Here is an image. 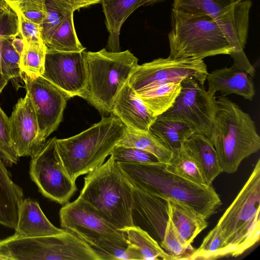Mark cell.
I'll use <instances>...</instances> for the list:
<instances>
[{
  "label": "cell",
  "mask_w": 260,
  "mask_h": 260,
  "mask_svg": "<svg viewBox=\"0 0 260 260\" xmlns=\"http://www.w3.org/2000/svg\"><path fill=\"white\" fill-rule=\"evenodd\" d=\"M131 184L151 194L185 205L208 219L222 205L212 185L193 183L168 171L165 164L117 161Z\"/></svg>",
  "instance_id": "1"
},
{
  "label": "cell",
  "mask_w": 260,
  "mask_h": 260,
  "mask_svg": "<svg viewBox=\"0 0 260 260\" xmlns=\"http://www.w3.org/2000/svg\"><path fill=\"white\" fill-rule=\"evenodd\" d=\"M210 140L222 172H236L243 160L260 149V137L250 115L224 96L216 100Z\"/></svg>",
  "instance_id": "2"
},
{
  "label": "cell",
  "mask_w": 260,
  "mask_h": 260,
  "mask_svg": "<svg viewBox=\"0 0 260 260\" xmlns=\"http://www.w3.org/2000/svg\"><path fill=\"white\" fill-rule=\"evenodd\" d=\"M126 132V126L112 114L75 136L57 139L59 154L71 178L76 181L102 165Z\"/></svg>",
  "instance_id": "3"
},
{
  "label": "cell",
  "mask_w": 260,
  "mask_h": 260,
  "mask_svg": "<svg viewBox=\"0 0 260 260\" xmlns=\"http://www.w3.org/2000/svg\"><path fill=\"white\" fill-rule=\"evenodd\" d=\"M87 174L79 197L117 229L134 225L133 185L113 156Z\"/></svg>",
  "instance_id": "4"
},
{
  "label": "cell",
  "mask_w": 260,
  "mask_h": 260,
  "mask_svg": "<svg viewBox=\"0 0 260 260\" xmlns=\"http://www.w3.org/2000/svg\"><path fill=\"white\" fill-rule=\"evenodd\" d=\"M168 34L171 58L230 55L233 49L217 23L208 15L172 8Z\"/></svg>",
  "instance_id": "5"
},
{
  "label": "cell",
  "mask_w": 260,
  "mask_h": 260,
  "mask_svg": "<svg viewBox=\"0 0 260 260\" xmlns=\"http://www.w3.org/2000/svg\"><path fill=\"white\" fill-rule=\"evenodd\" d=\"M260 159L247 181L217 223L229 255L237 257L260 238Z\"/></svg>",
  "instance_id": "6"
},
{
  "label": "cell",
  "mask_w": 260,
  "mask_h": 260,
  "mask_svg": "<svg viewBox=\"0 0 260 260\" xmlns=\"http://www.w3.org/2000/svg\"><path fill=\"white\" fill-rule=\"evenodd\" d=\"M87 90L85 100L101 112L111 113L114 101L138 65L128 50L117 52L105 48L86 51Z\"/></svg>",
  "instance_id": "7"
},
{
  "label": "cell",
  "mask_w": 260,
  "mask_h": 260,
  "mask_svg": "<svg viewBox=\"0 0 260 260\" xmlns=\"http://www.w3.org/2000/svg\"><path fill=\"white\" fill-rule=\"evenodd\" d=\"M60 224L103 255L119 260L127 243L125 233L105 219L92 206L78 197L59 210Z\"/></svg>",
  "instance_id": "8"
},
{
  "label": "cell",
  "mask_w": 260,
  "mask_h": 260,
  "mask_svg": "<svg viewBox=\"0 0 260 260\" xmlns=\"http://www.w3.org/2000/svg\"><path fill=\"white\" fill-rule=\"evenodd\" d=\"M252 5L251 0H173L172 8L210 16L233 49L230 55L233 57L244 52Z\"/></svg>",
  "instance_id": "9"
},
{
  "label": "cell",
  "mask_w": 260,
  "mask_h": 260,
  "mask_svg": "<svg viewBox=\"0 0 260 260\" xmlns=\"http://www.w3.org/2000/svg\"><path fill=\"white\" fill-rule=\"evenodd\" d=\"M56 137L49 139L40 151L31 157L29 174L46 198L66 204L77 191L76 181L68 174L59 154Z\"/></svg>",
  "instance_id": "10"
},
{
  "label": "cell",
  "mask_w": 260,
  "mask_h": 260,
  "mask_svg": "<svg viewBox=\"0 0 260 260\" xmlns=\"http://www.w3.org/2000/svg\"><path fill=\"white\" fill-rule=\"evenodd\" d=\"M208 73L202 59L158 58L138 64L127 83L136 93L161 84L181 83L186 78H194L204 85Z\"/></svg>",
  "instance_id": "11"
},
{
  "label": "cell",
  "mask_w": 260,
  "mask_h": 260,
  "mask_svg": "<svg viewBox=\"0 0 260 260\" xmlns=\"http://www.w3.org/2000/svg\"><path fill=\"white\" fill-rule=\"evenodd\" d=\"M181 85L174 104L161 115L185 122L194 133L211 139L216 110L215 94L192 78H185Z\"/></svg>",
  "instance_id": "12"
},
{
  "label": "cell",
  "mask_w": 260,
  "mask_h": 260,
  "mask_svg": "<svg viewBox=\"0 0 260 260\" xmlns=\"http://www.w3.org/2000/svg\"><path fill=\"white\" fill-rule=\"evenodd\" d=\"M21 79L35 109L40 139L45 144L46 139L57 129L72 96L42 76L30 77L22 74Z\"/></svg>",
  "instance_id": "13"
},
{
  "label": "cell",
  "mask_w": 260,
  "mask_h": 260,
  "mask_svg": "<svg viewBox=\"0 0 260 260\" xmlns=\"http://www.w3.org/2000/svg\"><path fill=\"white\" fill-rule=\"evenodd\" d=\"M42 77L72 97L85 99L88 78L86 51L64 52L47 48Z\"/></svg>",
  "instance_id": "14"
},
{
  "label": "cell",
  "mask_w": 260,
  "mask_h": 260,
  "mask_svg": "<svg viewBox=\"0 0 260 260\" xmlns=\"http://www.w3.org/2000/svg\"><path fill=\"white\" fill-rule=\"evenodd\" d=\"M9 118L11 141L18 156L31 157L39 153L45 144L40 139L35 109L26 93L18 100Z\"/></svg>",
  "instance_id": "15"
},
{
  "label": "cell",
  "mask_w": 260,
  "mask_h": 260,
  "mask_svg": "<svg viewBox=\"0 0 260 260\" xmlns=\"http://www.w3.org/2000/svg\"><path fill=\"white\" fill-rule=\"evenodd\" d=\"M134 225L147 232L160 245L169 219L168 201L133 186Z\"/></svg>",
  "instance_id": "16"
},
{
  "label": "cell",
  "mask_w": 260,
  "mask_h": 260,
  "mask_svg": "<svg viewBox=\"0 0 260 260\" xmlns=\"http://www.w3.org/2000/svg\"><path fill=\"white\" fill-rule=\"evenodd\" d=\"M127 129L147 132L157 117L145 106L133 88L126 83L116 96L111 111Z\"/></svg>",
  "instance_id": "17"
},
{
  "label": "cell",
  "mask_w": 260,
  "mask_h": 260,
  "mask_svg": "<svg viewBox=\"0 0 260 260\" xmlns=\"http://www.w3.org/2000/svg\"><path fill=\"white\" fill-rule=\"evenodd\" d=\"M252 78L246 72L232 67L216 69L207 75L208 91L213 94L220 92L224 96L236 94L245 100L252 101L255 95Z\"/></svg>",
  "instance_id": "18"
},
{
  "label": "cell",
  "mask_w": 260,
  "mask_h": 260,
  "mask_svg": "<svg viewBox=\"0 0 260 260\" xmlns=\"http://www.w3.org/2000/svg\"><path fill=\"white\" fill-rule=\"evenodd\" d=\"M14 234L22 237H37L58 235L65 229L55 226L46 217L39 203L30 198L22 200Z\"/></svg>",
  "instance_id": "19"
},
{
  "label": "cell",
  "mask_w": 260,
  "mask_h": 260,
  "mask_svg": "<svg viewBox=\"0 0 260 260\" xmlns=\"http://www.w3.org/2000/svg\"><path fill=\"white\" fill-rule=\"evenodd\" d=\"M121 231L125 233L127 246L120 259L174 260L156 240L140 227L133 225Z\"/></svg>",
  "instance_id": "20"
},
{
  "label": "cell",
  "mask_w": 260,
  "mask_h": 260,
  "mask_svg": "<svg viewBox=\"0 0 260 260\" xmlns=\"http://www.w3.org/2000/svg\"><path fill=\"white\" fill-rule=\"evenodd\" d=\"M184 147L198 164L206 184L212 185L222 171L210 139L203 135L194 133L186 141Z\"/></svg>",
  "instance_id": "21"
},
{
  "label": "cell",
  "mask_w": 260,
  "mask_h": 260,
  "mask_svg": "<svg viewBox=\"0 0 260 260\" xmlns=\"http://www.w3.org/2000/svg\"><path fill=\"white\" fill-rule=\"evenodd\" d=\"M143 0H102L105 24L109 32L107 50L120 51L119 37L121 28Z\"/></svg>",
  "instance_id": "22"
},
{
  "label": "cell",
  "mask_w": 260,
  "mask_h": 260,
  "mask_svg": "<svg viewBox=\"0 0 260 260\" xmlns=\"http://www.w3.org/2000/svg\"><path fill=\"white\" fill-rule=\"evenodd\" d=\"M23 199L21 187L12 180L0 156V224L16 228L19 207Z\"/></svg>",
  "instance_id": "23"
},
{
  "label": "cell",
  "mask_w": 260,
  "mask_h": 260,
  "mask_svg": "<svg viewBox=\"0 0 260 260\" xmlns=\"http://www.w3.org/2000/svg\"><path fill=\"white\" fill-rule=\"evenodd\" d=\"M168 201L169 215L184 245L191 247L195 238L208 226L207 219L191 208Z\"/></svg>",
  "instance_id": "24"
},
{
  "label": "cell",
  "mask_w": 260,
  "mask_h": 260,
  "mask_svg": "<svg viewBox=\"0 0 260 260\" xmlns=\"http://www.w3.org/2000/svg\"><path fill=\"white\" fill-rule=\"evenodd\" d=\"M149 131L162 141L173 155L178 153L186 141L194 133L187 123L162 115L157 116Z\"/></svg>",
  "instance_id": "25"
},
{
  "label": "cell",
  "mask_w": 260,
  "mask_h": 260,
  "mask_svg": "<svg viewBox=\"0 0 260 260\" xmlns=\"http://www.w3.org/2000/svg\"><path fill=\"white\" fill-rule=\"evenodd\" d=\"M181 89V83H168L157 85L136 93L150 112L157 117L173 105Z\"/></svg>",
  "instance_id": "26"
},
{
  "label": "cell",
  "mask_w": 260,
  "mask_h": 260,
  "mask_svg": "<svg viewBox=\"0 0 260 260\" xmlns=\"http://www.w3.org/2000/svg\"><path fill=\"white\" fill-rule=\"evenodd\" d=\"M118 145L137 148L154 155L160 162L166 164L173 153L156 135L150 132L127 128V132Z\"/></svg>",
  "instance_id": "27"
},
{
  "label": "cell",
  "mask_w": 260,
  "mask_h": 260,
  "mask_svg": "<svg viewBox=\"0 0 260 260\" xmlns=\"http://www.w3.org/2000/svg\"><path fill=\"white\" fill-rule=\"evenodd\" d=\"M73 13L68 15L44 41L48 49L64 52H79L85 50L76 34Z\"/></svg>",
  "instance_id": "28"
},
{
  "label": "cell",
  "mask_w": 260,
  "mask_h": 260,
  "mask_svg": "<svg viewBox=\"0 0 260 260\" xmlns=\"http://www.w3.org/2000/svg\"><path fill=\"white\" fill-rule=\"evenodd\" d=\"M166 169L193 183L207 184L204 176L196 161L184 149L173 155L169 162L165 164Z\"/></svg>",
  "instance_id": "29"
},
{
  "label": "cell",
  "mask_w": 260,
  "mask_h": 260,
  "mask_svg": "<svg viewBox=\"0 0 260 260\" xmlns=\"http://www.w3.org/2000/svg\"><path fill=\"white\" fill-rule=\"evenodd\" d=\"M47 50L44 41L24 44L19 63L22 73L30 77L42 76Z\"/></svg>",
  "instance_id": "30"
},
{
  "label": "cell",
  "mask_w": 260,
  "mask_h": 260,
  "mask_svg": "<svg viewBox=\"0 0 260 260\" xmlns=\"http://www.w3.org/2000/svg\"><path fill=\"white\" fill-rule=\"evenodd\" d=\"M229 256L222 233L216 225L204 238L200 246L194 249L188 260H212Z\"/></svg>",
  "instance_id": "31"
},
{
  "label": "cell",
  "mask_w": 260,
  "mask_h": 260,
  "mask_svg": "<svg viewBox=\"0 0 260 260\" xmlns=\"http://www.w3.org/2000/svg\"><path fill=\"white\" fill-rule=\"evenodd\" d=\"M45 8L46 16L42 25L44 42L68 15L75 12L63 0H45Z\"/></svg>",
  "instance_id": "32"
},
{
  "label": "cell",
  "mask_w": 260,
  "mask_h": 260,
  "mask_svg": "<svg viewBox=\"0 0 260 260\" xmlns=\"http://www.w3.org/2000/svg\"><path fill=\"white\" fill-rule=\"evenodd\" d=\"M174 260L187 259L194 250L186 246L180 237L169 215L163 241L159 245Z\"/></svg>",
  "instance_id": "33"
},
{
  "label": "cell",
  "mask_w": 260,
  "mask_h": 260,
  "mask_svg": "<svg viewBox=\"0 0 260 260\" xmlns=\"http://www.w3.org/2000/svg\"><path fill=\"white\" fill-rule=\"evenodd\" d=\"M12 38H4L1 50L2 72L8 81L21 79L22 74L19 66L20 56L12 46Z\"/></svg>",
  "instance_id": "34"
},
{
  "label": "cell",
  "mask_w": 260,
  "mask_h": 260,
  "mask_svg": "<svg viewBox=\"0 0 260 260\" xmlns=\"http://www.w3.org/2000/svg\"><path fill=\"white\" fill-rule=\"evenodd\" d=\"M0 156L7 166L18 162L19 157L11 141L9 118L0 106Z\"/></svg>",
  "instance_id": "35"
},
{
  "label": "cell",
  "mask_w": 260,
  "mask_h": 260,
  "mask_svg": "<svg viewBox=\"0 0 260 260\" xmlns=\"http://www.w3.org/2000/svg\"><path fill=\"white\" fill-rule=\"evenodd\" d=\"M116 161L136 164H150L159 162L152 154L131 147L117 145L111 154Z\"/></svg>",
  "instance_id": "36"
},
{
  "label": "cell",
  "mask_w": 260,
  "mask_h": 260,
  "mask_svg": "<svg viewBox=\"0 0 260 260\" xmlns=\"http://www.w3.org/2000/svg\"><path fill=\"white\" fill-rule=\"evenodd\" d=\"M15 12L18 18L19 35L24 44L43 41L42 26L28 20L20 12Z\"/></svg>",
  "instance_id": "37"
},
{
  "label": "cell",
  "mask_w": 260,
  "mask_h": 260,
  "mask_svg": "<svg viewBox=\"0 0 260 260\" xmlns=\"http://www.w3.org/2000/svg\"><path fill=\"white\" fill-rule=\"evenodd\" d=\"M15 12L37 10L46 13L45 0H4Z\"/></svg>",
  "instance_id": "38"
},
{
  "label": "cell",
  "mask_w": 260,
  "mask_h": 260,
  "mask_svg": "<svg viewBox=\"0 0 260 260\" xmlns=\"http://www.w3.org/2000/svg\"><path fill=\"white\" fill-rule=\"evenodd\" d=\"M20 13L28 20L41 26L46 16L45 12L37 10H30Z\"/></svg>",
  "instance_id": "39"
},
{
  "label": "cell",
  "mask_w": 260,
  "mask_h": 260,
  "mask_svg": "<svg viewBox=\"0 0 260 260\" xmlns=\"http://www.w3.org/2000/svg\"><path fill=\"white\" fill-rule=\"evenodd\" d=\"M75 11L82 8L101 3L102 0H63Z\"/></svg>",
  "instance_id": "40"
},
{
  "label": "cell",
  "mask_w": 260,
  "mask_h": 260,
  "mask_svg": "<svg viewBox=\"0 0 260 260\" xmlns=\"http://www.w3.org/2000/svg\"><path fill=\"white\" fill-rule=\"evenodd\" d=\"M12 44L15 51L20 56L24 47V43L19 34L12 39Z\"/></svg>",
  "instance_id": "41"
},
{
  "label": "cell",
  "mask_w": 260,
  "mask_h": 260,
  "mask_svg": "<svg viewBox=\"0 0 260 260\" xmlns=\"http://www.w3.org/2000/svg\"><path fill=\"white\" fill-rule=\"evenodd\" d=\"M4 37H6L0 34V93L2 92L3 90L8 83V81L4 76L2 72L1 66V50L2 46Z\"/></svg>",
  "instance_id": "42"
},
{
  "label": "cell",
  "mask_w": 260,
  "mask_h": 260,
  "mask_svg": "<svg viewBox=\"0 0 260 260\" xmlns=\"http://www.w3.org/2000/svg\"><path fill=\"white\" fill-rule=\"evenodd\" d=\"M167 0H143L139 4L138 7L141 6H147L154 4L161 3Z\"/></svg>",
  "instance_id": "43"
},
{
  "label": "cell",
  "mask_w": 260,
  "mask_h": 260,
  "mask_svg": "<svg viewBox=\"0 0 260 260\" xmlns=\"http://www.w3.org/2000/svg\"><path fill=\"white\" fill-rule=\"evenodd\" d=\"M8 5L4 0H0V12L4 9Z\"/></svg>",
  "instance_id": "44"
},
{
  "label": "cell",
  "mask_w": 260,
  "mask_h": 260,
  "mask_svg": "<svg viewBox=\"0 0 260 260\" xmlns=\"http://www.w3.org/2000/svg\"><path fill=\"white\" fill-rule=\"evenodd\" d=\"M0 259L1 260H7V258L5 256H4L0 254Z\"/></svg>",
  "instance_id": "45"
}]
</instances>
